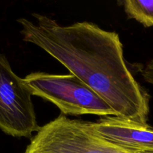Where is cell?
Masks as SVG:
<instances>
[{
  "mask_svg": "<svg viewBox=\"0 0 153 153\" xmlns=\"http://www.w3.org/2000/svg\"><path fill=\"white\" fill-rule=\"evenodd\" d=\"M23 153H137L99 135L92 122L63 114L40 127Z\"/></svg>",
  "mask_w": 153,
  "mask_h": 153,
  "instance_id": "3",
  "label": "cell"
},
{
  "mask_svg": "<svg viewBox=\"0 0 153 153\" xmlns=\"http://www.w3.org/2000/svg\"><path fill=\"white\" fill-rule=\"evenodd\" d=\"M32 94L23 79L0 53V129L14 137H31L38 131Z\"/></svg>",
  "mask_w": 153,
  "mask_h": 153,
  "instance_id": "4",
  "label": "cell"
},
{
  "mask_svg": "<svg viewBox=\"0 0 153 153\" xmlns=\"http://www.w3.org/2000/svg\"><path fill=\"white\" fill-rule=\"evenodd\" d=\"M20 18L22 40L39 46L79 78L116 112L146 128L149 95L127 67L119 36L88 22L62 26L49 16Z\"/></svg>",
  "mask_w": 153,
  "mask_h": 153,
  "instance_id": "1",
  "label": "cell"
},
{
  "mask_svg": "<svg viewBox=\"0 0 153 153\" xmlns=\"http://www.w3.org/2000/svg\"><path fill=\"white\" fill-rule=\"evenodd\" d=\"M124 6L130 19L140 22L144 27L153 26V0H125Z\"/></svg>",
  "mask_w": 153,
  "mask_h": 153,
  "instance_id": "6",
  "label": "cell"
},
{
  "mask_svg": "<svg viewBox=\"0 0 153 153\" xmlns=\"http://www.w3.org/2000/svg\"><path fill=\"white\" fill-rule=\"evenodd\" d=\"M96 132L111 143L135 152H153V130L116 116L93 123Z\"/></svg>",
  "mask_w": 153,
  "mask_h": 153,
  "instance_id": "5",
  "label": "cell"
},
{
  "mask_svg": "<svg viewBox=\"0 0 153 153\" xmlns=\"http://www.w3.org/2000/svg\"><path fill=\"white\" fill-rule=\"evenodd\" d=\"M32 95L53 103L63 115L116 116L110 106L73 74L34 72L23 79Z\"/></svg>",
  "mask_w": 153,
  "mask_h": 153,
  "instance_id": "2",
  "label": "cell"
},
{
  "mask_svg": "<svg viewBox=\"0 0 153 153\" xmlns=\"http://www.w3.org/2000/svg\"><path fill=\"white\" fill-rule=\"evenodd\" d=\"M137 153H153V152H137Z\"/></svg>",
  "mask_w": 153,
  "mask_h": 153,
  "instance_id": "8",
  "label": "cell"
},
{
  "mask_svg": "<svg viewBox=\"0 0 153 153\" xmlns=\"http://www.w3.org/2000/svg\"><path fill=\"white\" fill-rule=\"evenodd\" d=\"M141 74L146 82L153 85V59L148 61L141 70Z\"/></svg>",
  "mask_w": 153,
  "mask_h": 153,
  "instance_id": "7",
  "label": "cell"
}]
</instances>
